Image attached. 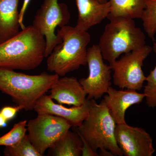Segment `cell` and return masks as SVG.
<instances>
[{
  "instance_id": "cell-25",
  "label": "cell",
  "mask_w": 156,
  "mask_h": 156,
  "mask_svg": "<svg viewBox=\"0 0 156 156\" xmlns=\"http://www.w3.org/2000/svg\"><path fill=\"white\" fill-rule=\"evenodd\" d=\"M99 151V156H114L110 151L106 149H100Z\"/></svg>"
},
{
  "instance_id": "cell-1",
  "label": "cell",
  "mask_w": 156,
  "mask_h": 156,
  "mask_svg": "<svg viewBox=\"0 0 156 156\" xmlns=\"http://www.w3.org/2000/svg\"><path fill=\"white\" fill-rule=\"evenodd\" d=\"M45 37L32 25L0 43V68L30 70L39 67L45 57Z\"/></svg>"
},
{
  "instance_id": "cell-5",
  "label": "cell",
  "mask_w": 156,
  "mask_h": 156,
  "mask_svg": "<svg viewBox=\"0 0 156 156\" xmlns=\"http://www.w3.org/2000/svg\"><path fill=\"white\" fill-rule=\"evenodd\" d=\"M88 115L76 132L93 150L106 149L114 156H123L115 138L116 123L110 113L103 100L99 104L89 99Z\"/></svg>"
},
{
  "instance_id": "cell-4",
  "label": "cell",
  "mask_w": 156,
  "mask_h": 156,
  "mask_svg": "<svg viewBox=\"0 0 156 156\" xmlns=\"http://www.w3.org/2000/svg\"><path fill=\"white\" fill-rule=\"evenodd\" d=\"M105 27L98 46L104 60L112 63L121 55L146 44L145 34L137 27L134 19L112 17Z\"/></svg>"
},
{
  "instance_id": "cell-23",
  "label": "cell",
  "mask_w": 156,
  "mask_h": 156,
  "mask_svg": "<svg viewBox=\"0 0 156 156\" xmlns=\"http://www.w3.org/2000/svg\"><path fill=\"white\" fill-rule=\"evenodd\" d=\"M81 139L83 142V147L82 148V156H99V154L97 151L93 150L92 147L89 145V144L81 136Z\"/></svg>"
},
{
  "instance_id": "cell-26",
  "label": "cell",
  "mask_w": 156,
  "mask_h": 156,
  "mask_svg": "<svg viewBox=\"0 0 156 156\" xmlns=\"http://www.w3.org/2000/svg\"><path fill=\"white\" fill-rule=\"evenodd\" d=\"M7 122H8V121L0 112V128L6 127L7 125Z\"/></svg>"
},
{
  "instance_id": "cell-2",
  "label": "cell",
  "mask_w": 156,
  "mask_h": 156,
  "mask_svg": "<svg viewBox=\"0 0 156 156\" xmlns=\"http://www.w3.org/2000/svg\"><path fill=\"white\" fill-rule=\"evenodd\" d=\"M56 34L61 42L47 57V69L62 77L87 64V47L91 35L88 31L68 25L57 30Z\"/></svg>"
},
{
  "instance_id": "cell-11",
  "label": "cell",
  "mask_w": 156,
  "mask_h": 156,
  "mask_svg": "<svg viewBox=\"0 0 156 156\" xmlns=\"http://www.w3.org/2000/svg\"><path fill=\"white\" fill-rule=\"evenodd\" d=\"M90 100L80 106L67 108L60 104L55 103L50 95H43L37 101L34 110L37 114L53 115L67 121L73 127L78 128L85 119L89 112Z\"/></svg>"
},
{
  "instance_id": "cell-9",
  "label": "cell",
  "mask_w": 156,
  "mask_h": 156,
  "mask_svg": "<svg viewBox=\"0 0 156 156\" xmlns=\"http://www.w3.org/2000/svg\"><path fill=\"white\" fill-rule=\"evenodd\" d=\"M87 62L89 76L79 81L87 93V99H99L111 87V67L104 62L98 45H93L88 48Z\"/></svg>"
},
{
  "instance_id": "cell-18",
  "label": "cell",
  "mask_w": 156,
  "mask_h": 156,
  "mask_svg": "<svg viewBox=\"0 0 156 156\" xmlns=\"http://www.w3.org/2000/svg\"><path fill=\"white\" fill-rule=\"evenodd\" d=\"M145 7L140 19L148 37L154 40L156 34V0H145Z\"/></svg>"
},
{
  "instance_id": "cell-13",
  "label": "cell",
  "mask_w": 156,
  "mask_h": 156,
  "mask_svg": "<svg viewBox=\"0 0 156 156\" xmlns=\"http://www.w3.org/2000/svg\"><path fill=\"white\" fill-rule=\"evenodd\" d=\"M50 96L60 104L80 106L87 101V93L76 78L62 76L50 88Z\"/></svg>"
},
{
  "instance_id": "cell-24",
  "label": "cell",
  "mask_w": 156,
  "mask_h": 156,
  "mask_svg": "<svg viewBox=\"0 0 156 156\" xmlns=\"http://www.w3.org/2000/svg\"><path fill=\"white\" fill-rule=\"evenodd\" d=\"M31 0H23V3L20 11L19 12V22L20 23V29L21 30L25 28L26 27L23 23V20H24V15H25L26 11Z\"/></svg>"
},
{
  "instance_id": "cell-16",
  "label": "cell",
  "mask_w": 156,
  "mask_h": 156,
  "mask_svg": "<svg viewBox=\"0 0 156 156\" xmlns=\"http://www.w3.org/2000/svg\"><path fill=\"white\" fill-rule=\"evenodd\" d=\"M110 11L107 18L123 17L140 19L145 7V0H107Z\"/></svg>"
},
{
  "instance_id": "cell-17",
  "label": "cell",
  "mask_w": 156,
  "mask_h": 156,
  "mask_svg": "<svg viewBox=\"0 0 156 156\" xmlns=\"http://www.w3.org/2000/svg\"><path fill=\"white\" fill-rule=\"evenodd\" d=\"M83 142L77 132L68 131L53 147L49 149V155L82 156Z\"/></svg>"
},
{
  "instance_id": "cell-20",
  "label": "cell",
  "mask_w": 156,
  "mask_h": 156,
  "mask_svg": "<svg viewBox=\"0 0 156 156\" xmlns=\"http://www.w3.org/2000/svg\"><path fill=\"white\" fill-rule=\"evenodd\" d=\"M27 122L24 120L16 123L9 132L0 136V146L8 147L17 144L26 134Z\"/></svg>"
},
{
  "instance_id": "cell-6",
  "label": "cell",
  "mask_w": 156,
  "mask_h": 156,
  "mask_svg": "<svg viewBox=\"0 0 156 156\" xmlns=\"http://www.w3.org/2000/svg\"><path fill=\"white\" fill-rule=\"evenodd\" d=\"M71 14L68 6L58 0H44L34 17L32 25L45 37L47 58L54 48L61 42L56 29L67 25Z\"/></svg>"
},
{
  "instance_id": "cell-10",
  "label": "cell",
  "mask_w": 156,
  "mask_h": 156,
  "mask_svg": "<svg viewBox=\"0 0 156 156\" xmlns=\"http://www.w3.org/2000/svg\"><path fill=\"white\" fill-rule=\"evenodd\" d=\"M115 138L125 156H152L155 152L150 134L143 128L128 125H117Z\"/></svg>"
},
{
  "instance_id": "cell-7",
  "label": "cell",
  "mask_w": 156,
  "mask_h": 156,
  "mask_svg": "<svg viewBox=\"0 0 156 156\" xmlns=\"http://www.w3.org/2000/svg\"><path fill=\"white\" fill-rule=\"evenodd\" d=\"M152 50V47L146 44L110 63L115 86L122 89L141 90L146 80L142 69L144 61Z\"/></svg>"
},
{
  "instance_id": "cell-19",
  "label": "cell",
  "mask_w": 156,
  "mask_h": 156,
  "mask_svg": "<svg viewBox=\"0 0 156 156\" xmlns=\"http://www.w3.org/2000/svg\"><path fill=\"white\" fill-rule=\"evenodd\" d=\"M4 154L6 156H42L30 142L27 134L16 145L5 147Z\"/></svg>"
},
{
  "instance_id": "cell-27",
  "label": "cell",
  "mask_w": 156,
  "mask_h": 156,
  "mask_svg": "<svg viewBox=\"0 0 156 156\" xmlns=\"http://www.w3.org/2000/svg\"><path fill=\"white\" fill-rule=\"evenodd\" d=\"M98 1H100V2L102 3L106 2H108L107 0H98Z\"/></svg>"
},
{
  "instance_id": "cell-8",
  "label": "cell",
  "mask_w": 156,
  "mask_h": 156,
  "mask_svg": "<svg viewBox=\"0 0 156 156\" xmlns=\"http://www.w3.org/2000/svg\"><path fill=\"white\" fill-rule=\"evenodd\" d=\"M72 126L66 120L50 114H41L28 121L27 136L39 153L44 155L70 130Z\"/></svg>"
},
{
  "instance_id": "cell-14",
  "label": "cell",
  "mask_w": 156,
  "mask_h": 156,
  "mask_svg": "<svg viewBox=\"0 0 156 156\" xmlns=\"http://www.w3.org/2000/svg\"><path fill=\"white\" fill-rule=\"evenodd\" d=\"M78 18L76 27L88 31L92 27L107 18L110 11L108 1L102 3L98 0H75Z\"/></svg>"
},
{
  "instance_id": "cell-3",
  "label": "cell",
  "mask_w": 156,
  "mask_h": 156,
  "mask_svg": "<svg viewBox=\"0 0 156 156\" xmlns=\"http://www.w3.org/2000/svg\"><path fill=\"white\" fill-rule=\"evenodd\" d=\"M59 78L54 73L44 72L30 75L0 68V91L10 96L16 105L28 111L34 110L37 101Z\"/></svg>"
},
{
  "instance_id": "cell-15",
  "label": "cell",
  "mask_w": 156,
  "mask_h": 156,
  "mask_svg": "<svg viewBox=\"0 0 156 156\" xmlns=\"http://www.w3.org/2000/svg\"><path fill=\"white\" fill-rule=\"evenodd\" d=\"M20 0H0V43L18 33L20 28Z\"/></svg>"
},
{
  "instance_id": "cell-22",
  "label": "cell",
  "mask_w": 156,
  "mask_h": 156,
  "mask_svg": "<svg viewBox=\"0 0 156 156\" xmlns=\"http://www.w3.org/2000/svg\"><path fill=\"white\" fill-rule=\"evenodd\" d=\"M21 110H23V108L22 107L19 105H16V106H6L1 109L0 112L8 122L14 119L17 113Z\"/></svg>"
},
{
  "instance_id": "cell-21",
  "label": "cell",
  "mask_w": 156,
  "mask_h": 156,
  "mask_svg": "<svg viewBox=\"0 0 156 156\" xmlns=\"http://www.w3.org/2000/svg\"><path fill=\"white\" fill-rule=\"evenodd\" d=\"M153 50L156 54V42L154 43ZM147 84L144 86V93L147 106L151 108L156 107V66L146 77Z\"/></svg>"
},
{
  "instance_id": "cell-12",
  "label": "cell",
  "mask_w": 156,
  "mask_h": 156,
  "mask_svg": "<svg viewBox=\"0 0 156 156\" xmlns=\"http://www.w3.org/2000/svg\"><path fill=\"white\" fill-rule=\"evenodd\" d=\"M106 94L103 100L117 125L126 123V111L132 105L141 103L145 97L144 93L136 90H118L111 87Z\"/></svg>"
}]
</instances>
